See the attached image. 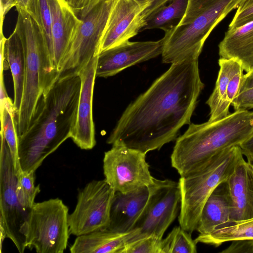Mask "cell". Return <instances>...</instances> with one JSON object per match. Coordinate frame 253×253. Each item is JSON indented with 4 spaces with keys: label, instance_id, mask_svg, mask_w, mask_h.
<instances>
[{
    "label": "cell",
    "instance_id": "cell-1",
    "mask_svg": "<svg viewBox=\"0 0 253 253\" xmlns=\"http://www.w3.org/2000/svg\"><path fill=\"white\" fill-rule=\"evenodd\" d=\"M204 87L198 59L171 64L123 113L107 143L120 144L147 154L175 140L190 124Z\"/></svg>",
    "mask_w": 253,
    "mask_h": 253
},
{
    "label": "cell",
    "instance_id": "cell-2",
    "mask_svg": "<svg viewBox=\"0 0 253 253\" xmlns=\"http://www.w3.org/2000/svg\"><path fill=\"white\" fill-rule=\"evenodd\" d=\"M81 90L79 76L57 80L42 95L28 130L19 137L23 172H35L43 161L71 138Z\"/></svg>",
    "mask_w": 253,
    "mask_h": 253
},
{
    "label": "cell",
    "instance_id": "cell-3",
    "mask_svg": "<svg viewBox=\"0 0 253 253\" xmlns=\"http://www.w3.org/2000/svg\"><path fill=\"white\" fill-rule=\"evenodd\" d=\"M253 134V111L235 110L226 117L201 124H190L176 139L170 156L180 176L205 167L223 150L239 146Z\"/></svg>",
    "mask_w": 253,
    "mask_h": 253
},
{
    "label": "cell",
    "instance_id": "cell-4",
    "mask_svg": "<svg viewBox=\"0 0 253 253\" xmlns=\"http://www.w3.org/2000/svg\"><path fill=\"white\" fill-rule=\"evenodd\" d=\"M17 24L22 37L25 54L22 99L16 117L18 137L25 133L36 108L58 79L42 26L28 12L16 9Z\"/></svg>",
    "mask_w": 253,
    "mask_h": 253
},
{
    "label": "cell",
    "instance_id": "cell-5",
    "mask_svg": "<svg viewBox=\"0 0 253 253\" xmlns=\"http://www.w3.org/2000/svg\"><path fill=\"white\" fill-rule=\"evenodd\" d=\"M244 0H189L185 13L164 31L162 53L165 63L198 59L214 28Z\"/></svg>",
    "mask_w": 253,
    "mask_h": 253
},
{
    "label": "cell",
    "instance_id": "cell-6",
    "mask_svg": "<svg viewBox=\"0 0 253 253\" xmlns=\"http://www.w3.org/2000/svg\"><path fill=\"white\" fill-rule=\"evenodd\" d=\"M243 159L240 146H233L217 154L199 170L180 176L178 221L182 228L191 233L196 230L206 201L220 184L227 180Z\"/></svg>",
    "mask_w": 253,
    "mask_h": 253
},
{
    "label": "cell",
    "instance_id": "cell-7",
    "mask_svg": "<svg viewBox=\"0 0 253 253\" xmlns=\"http://www.w3.org/2000/svg\"><path fill=\"white\" fill-rule=\"evenodd\" d=\"M69 214L59 198L35 202L22 229L26 248L38 253H63L70 234Z\"/></svg>",
    "mask_w": 253,
    "mask_h": 253
},
{
    "label": "cell",
    "instance_id": "cell-8",
    "mask_svg": "<svg viewBox=\"0 0 253 253\" xmlns=\"http://www.w3.org/2000/svg\"><path fill=\"white\" fill-rule=\"evenodd\" d=\"M117 0H105L96 6L79 26L58 68V79L78 76L99 47L111 11Z\"/></svg>",
    "mask_w": 253,
    "mask_h": 253
},
{
    "label": "cell",
    "instance_id": "cell-9",
    "mask_svg": "<svg viewBox=\"0 0 253 253\" xmlns=\"http://www.w3.org/2000/svg\"><path fill=\"white\" fill-rule=\"evenodd\" d=\"M146 154L120 144L112 145L104 153L103 169L105 180L116 191L127 193L155 182Z\"/></svg>",
    "mask_w": 253,
    "mask_h": 253
},
{
    "label": "cell",
    "instance_id": "cell-10",
    "mask_svg": "<svg viewBox=\"0 0 253 253\" xmlns=\"http://www.w3.org/2000/svg\"><path fill=\"white\" fill-rule=\"evenodd\" d=\"M149 187L147 203L132 229L135 235L130 241L151 235L163 238L180 209L181 194L178 181L155 178L154 183Z\"/></svg>",
    "mask_w": 253,
    "mask_h": 253
},
{
    "label": "cell",
    "instance_id": "cell-11",
    "mask_svg": "<svg viewBox=\"0 0 253 253\" xmlns=\"http://www.w3.org/2000/svg\"><path fill=\"white\" fill-rule=\"evenodd\" d=\"M17 176L8 147L0 135V227L6 237L14 243L18 252L26 247L22 229L29 213L21 205L16 193Z\"/></svg>",
    "mask_w": 253,
    "mask_h": 253
},
{
    "label": "cell",
    "instance_id": "cell-12",
    "mask_svg": "<svg viewBox=\"0 0 253 253\" xmlns=\"http://www.w3.org/2000/svg\"><path fill=\"white\" fill-rule=\"evenodd\" d=\"M115 192L105 179L92 180L80 190L76 207L69 214L70 234L79 236L107 228Z\"/></svg>",
    "mask_w": 253,
    "mask_h": 253
},
{
    "label": "cell",
    "instance_id": "cell-13",
    "mask_svg": "<svg viewBox=\"0 0 253 253\" xmlns=\"http://www.w3.org/2000/svg\"><path fill=\"white\" fill-rule=\"evenodd\" d=\"M146 0H117L109 16L100 42L99 53L129 41L146 25Z\"/></svg>",
    "mask_w": 253,
    "mask_h": 253
},
{
    "label": "cell",
    "instance_id": "cell-14",
    "mask_svg": "<svg viewBox=\"0 0 253 253\" xmlns=\"http://www.w3.org/2000/svg\"><path fill=\"white\" fill-rule=\"evenodd\" d=\"M163 39L157 41L124 42L101 52L98 57L96 76H113L126 68L162 54Z\"/></svg>",
    "mask_w": 253,
    "mask_h": 253
},
{
    "label": "cell",
    "instance_id": "cell-15",
    "mask_svg": "<svg viewBox=\"0 0 253 253\" xmlns=\"http://www.w3.org/2000/svg\"><path fill=\"white\" fill-rule=\"evenodd\" d=\"M98 57H93L78 75L81 90L71 138L83 150L92 149L96 145L92 99Z\"/></svg>",
    "mask_w": 253,
    "mask_h": 253
},
{
    "label": "cell",
    "instance_id": "cell-16",
    "mask_svg": "<svg viewBox=\"0 0 253 253\" xmlns=\"http://www.w3.org/2000/svg\"><path fill=\"white\" fill-rule=\"evenodd\" d=\"M226 183L231 204L228 224L253 219V163L242 159Z\"/></svg>",
    "mask_w": 253,
    "mask_h": 253
},
{
    "label": "cell",
    "instance_id": "cell-17",
    "mask_svg": "<svg viewBox=\"0 0 253 253\" xmlns=\"http://www.w3.org/2000/svg\"><path fill=\"white\" fill-rule=\"evenodd\" d=\"M51 13L50 57L57 71L69 43L82 22L65 0H48Z\"/></svg>",
    "mask_w": 253,
    "mask_h": 253
},
{
    "label": "cell",
    "instance_id": "cell-18",
    "mask_svg": "<svg viewBox=\"0 0 253 253\" xmlns=\"http://www.w3.org/2000/svg\"><path fill=\"white\" fill-rule=\"evenodd\" d=\"M150 195L149 187L127 193L115 192L107 229L126 233L131 231L142 213Z\"/></svg>",
    "mask_w": 253,
    "mask_h": 253
},
{
    "label": "cell",
    "instance_id": "cell-19",
    "mask_svg": "<svg viewBox=\"0 0 253 253\" xmlns=\"http://www.w3.org/2000/svg\"><path fill=\"white\" fill-rule=\"evenodd\" d=\"M134 230L121 233L107 228L77 236L70 248L71 253H122L135 236Z\"/></svg>",
    "mask_w": 253,
    "mask_h": 253
},
{
    "label": "cell",
    "instance_id": "cell-20",
    "mask_svg": "<svg viewBox=\"0 0 253 253\" xmlns=\"http://www.w3.org/2000/svg\"><path fill=\"white\" fill-rule=\"evenodd\" d=\"M218 47L220 58L238 61L246 73L253 70V22L228 29Z\"/></svg>",
    "mask_w": 253,
    "mask_h": 253
},
{
    "label": "cell",
    "instance_id": "cell-21",
    "mask_svg": "<svg viewBox=\"0 0 253 253\" xmlns=\"http://www.w3.org/2000/svg\"><path fill=\"white\" fill-rule=\"evenodd\" d=\"M231 204L226 181L220 184L202 209L196 230L207 234L230 223Z\"/></svg>",
    "mask_w": 253,
    "mask_h": 253
},
{
    "label": "cell",
    "instance_id": "cell-22",
    "mask_svg": "<svg viewBox=\"0 0 253 253\" xmlns=\"http://www.w3.org/2000/svg\"><path fill=\"white\" fill-rule=\"evenodd\" d=\"M4 54L13 79V103L16 117L22 99L25 69V49L20 30L17 23L12 33L5 40Z\"/></svg>",
    "mask_w": 253,
    "mask_h": 253
},
{
    "label": "cell",
    "instance_id": "cell-23",
    "mask_svg": "<svg viewBox=\"0 0 253 253\" xmlns=\"http://www.w3.org/2000/svg\"><path fill=\"white\" fill-rule=\"evenodd\" d=\"M218 64L220 69L215 85L206 102L210 108L209 122L222 119L230 114L229 109L231 104L226 98L228 84L232 76L243 69L241 64L233 59L220 58Z\"/></svg>",
    "mask_w": 253,
    "mask_h": 253
},
{
    "label": "cell",
    "instance_id": "cell-24",
    "mask_svg": "<svg viewBox=\"0 0 253 253\" xmlns=\"http://www.w3.org/2000/svg\"><path fill=\"white\" fill-rule=\"evenodd\" d=\"M253 239V219L214 229L207 234H199L195 242L218 247L223 243L238 239Z\"/></svg>",
    "mask_w": 253,
    "mask_h": 253
},
{
    "label": "cell",
    "instance_id": "cell-25",
    "mask_svg": "<svg viewBox=\"0 0 253 253\" xmlns=\"http://www.w3.org/2000/svg\"><path fill=\"white\" fill-rule=\"evenodd\" d=\"M1 130L0 135L3 136L8 147L13 161L16 175L21 170L19 155L18 141L16 110L13 102L8 97L5 101L3 108L0 110Z\"/></svg>",
    "mask_w": 253,
    "mask_h": 253
},
{
    "label": "cell",
    "instance_id": "cell-26",
    "mask_svg": "<svg viewBox=\"0 0 253 253\" xmlns=\"http://www.w3.org/2000/svg\"><path fill=\"white\" fill-rule=\"evenodd\" d=\"M189 0H173L151 14L146 20L142 31L147 29L170 28L175 20L179 21L184 16Z\"/></svg>",
    "mask_w": 253,
    "mask_h": 253
},
{
    "label": "cell",
    "instance_id": "cell-27",
    "mask_svg": "<svg viewBox=\"0 0 253 253\" xmlns=\"http://www.w3.org/2000/svg\"><path fill=\"white\" fill-rule=\"evenodd\" d=\"M197 243L192 238V233L182 228L174 227L162 240L161 253H196Z\"/></svg>",
    "mask_w": 253,
    "mask_h": 253
},
{
    "label": "cell",
    "instance_id": "cell-28",
    "mask_svg": "<svg viewBox=\"0 0 253 253\" xmlns=\"http://www.w3.org/2000/svg\"><path fill=\"white\" fill-rule=\"evenodd\" d=\"M17 176L16 193L22 207L30 211L34 204L35 199L40 192V185L35 184V172H22Z\"/></svg>",
    "mask_w": 253,
    "mask_h": 253
},
{
    "label": "cell",
    "instance_id": "cell-29",
    "mask_svg": "<svg viewBox=\"0 0 253 253\" xmlns=\"http://www.w3.org/2000/svg\"><path fill=\"white\" fill-rule=\"evenodd\" d=\"M163 238L151 235L128 242L122 253H161Z\"/></svg>",
    "mask_w": 253,
    "mask_h": 253
},
{
    "label": "cell",
    "instance_id": "cell-30",
    "mask_svg": "<svg viewBox=\"0 0 253 253\" xmlns=\"http://www.w3.org/2000/svg\"><path fill=\"white\" fill-rule=\"evenodd\" d=\"M39 23L45 35L50 55L52 45V17L48 0H38Z\"/></svg>",
    "mask_w": 253,
    "mask_h": 253
},
{
    "label": "cell",
    "instance_id": "cell-31",
    "mask_svg": "<svg viewBox=\"0 0 253 253\" xmlns=\"http://www.w3.org/2000/svg\"><path fill=\"white\" fill-rule=\"evenodd\" d=\"M253 22V0H244L239 6L229 29L238 28Z\"/></svg>",
    "mask_w": 253,
    "mask_h": 253
},
{
    "label": "cell",
    "instance_id": "cell-32",
    "mask_svg": "<svg viewBox=\"0 0 253 253\" xmlns=\"http://www.w3.org/2000/svg\"><path fill=\"white\" fill-rule=\"evenodd\" d=\"M104 0H72L70 5L79 18L82 19Z\"/></svg>",
    "mask_w": 253,
    "mask_h": 253
},
{
    "label": "cell",
    "instance_id": "cell-33",
    "mask_svg": "<svg viewBox=\"0 0 253 253\" xmlns=\"http://www.w3.org/2000/svg\"><path fill=\"white\" fill-rule=\"evenodd\" d=\"M222 253H253V239H238L231 241Z\"/></svg>",
    "mask_w": 253,
    "mask_h": 253
},
{
    "label": "cell",
    "instance_id": "cell-34",
    "mask_svg": "<svg viewBox=\"0 0 253 253\" xmlns=\"http://www.w3.org/2000/svg\"><path fill=\"white\" fill-rule=\"evenodd\" d=\"M235 110L253 109V88L240 92L232 101Z\"/></svg>",
    "mask_w": 253,
    "mask_h": 253
},
{
    "label": "cell",
    "instance_id": "cell-35",
    "mask_svg": "<svg viewBox=\"0 0 253 253\" xmlns=\"http://www.w3.org/2000/svg\"><path fill=\"white\" fill-rule=\"evenodd\" d=\"M243 70L237 72L231 78L228 84L226 90V98L228 102L231 104L233 100L239 94L241 80L243 75Z\"/></svg>",
    "mask_w": 253,
    "mask_h": 253
},
{
    "label": "cell",
    "instance_id": "cell-36",
    "mask_svg": "<svg viewBox=\"0 0 253 253\" xmlns=\"http://www.w3.org/2000/svg\"><path fill=\"white\" fill-rule=\"evenodd\" d=\"M243 155L247 161L253 162V134L239 145Z\"/></svg>",
    "mask_w": 253,
    "mask_h": 253
},
{
    "label": "cell",
    "instance_id": "cell-37",
    "mask_svg": "<svg viewBox=\"0 0 253 253\" xmlns=\"http://www.w3.org/2000/svg\"><path fill=\"white\" fill-rule=\"evenodd\" d=\"M18 0H0V25L2 29V23L7 13L13 7H16Z\"/></svg>",
    "mask_w": 253,
    "mask_h": 253
},
{
    "label": "cell",
    "instance_id": "cell-38",
    "mask_svg": "<svg viewBox=\"0 0 253 253\" xmlns=\"http://www.w3.org/2000/svg\"><path fill=\"white\" fill-rule=\"evenodd\" d=\"M253 88V70L243 74L241 83L239 93Z\"/></svg>",
    "mask_w": 253,
    "mask_h": 253
},
{
    "label": "cell",
    "instance_id": "cell-39",
    "mask_svg": "<svg viewBox=\"0 0 253 253\" xmlns=\"http://www.w3.org/2000/svg\"><path fill=\"white\" fill-rule=\"evenodd\" d=\"M151 2L149 8L144 14V17L146 19L152 14L163 5L170 2L173 0H147Z\"/></svg>",
    "mask_w": 253,
    "mask_h": 253
},
{
    "label": "cell",
    "instance_id": "cell-40",
    "mask_svg": "<svg viewBox=\"0 0 253 253\" xmlns=\"http://www.w3.org/2000/svg\"><path fill=\"white\" fill-rule=\"evenodd\" d=\"M66 1H67L68 3L70 4L72 0H65Z\"/></svg>",
    "mask_w": 253,
    "mask_h": 253
}]
</instances>
